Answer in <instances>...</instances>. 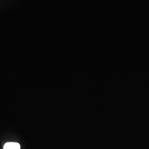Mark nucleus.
<instances>
[{
  "label": "nucleus",
  "instance_id": "nucleus-1",
  "mask_svg": "<svg viewBox=\"0 0 149 149\" xmlns=\"http://www.w3.org/2000/svg\"><path fill=\"white\" fill-rule=\"evenodd\" d=\"M21 146L17 143H7L3 146V149H20Z\"/></svg>",
  "mask_w": 149,
  "mask_h": 149
}]
</instances>
